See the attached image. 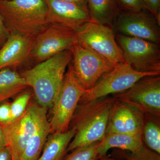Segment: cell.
<instances>
[{
  "label": "cell",
  "instance_id": "6da1fadb",
  "mask_svg": "<svg viewBox=\"0 0 160 160\" xmlns=\"http://www.w3.org/2000/svg\"><path fill=\"white\" fill-rule=\"evenodd\" d=\"M114 101V98L109 96L79 103L69 125V129H74L75 133L68 146V152L104 139Z\"/></svg>",
  "mask_w": 160,
  "mask_h": 160
},
{
  "label": "cell",
  "instance_id": "7a4b0ae2",
  "mask_svg": "<svg viewBox=\"0 0 160 160\" xmlns=\"http://www.w3.org/2000/svg\"><path fill=\"white\" fill-rule=\"evenodd\" d=\"M72 58L71 49L64 50L21 74L33 90L40 106L46 109L52 107Z\"/></svg>",
  "mask_w": 160,
  "mask_h": 160
},
{
  "label": "cell",
  "instance_id": "3957f363",
  "mask_svg": "<svg viewBox=\"0 0 160 160\" xmlns=\"http://www.w3.org/2000/svg\"><path fill=\"white\" fill-rule=\"evenodd\" d=\"M0 15L9 33L34 37L49 24L46 0H0Z\"/></svg>",
  "mask_w": 160,
  "mask_h": 160
},
{
  "label": "cell",
  "instance_id": "277c9868",
  "mask_svg": "<svg viewBox=\"0 0 160 160\" xmlns=\"http://www.w3.org/2000/svg\"><path fill=\"white\" fill-rule=\"evenodd\" d=\"M67 68L62 87L52 106V117L49 122L51 133L65 132L69 129L77 107L86 91L75 76L70 62Z\"/></svg>",
  "mask_w": 160,
  "mask_h": 160
},
{
  "label": "cell",
  "instance_id": "5b68a950",
  "mask_svg": "<svg viewBox=\"0 0 160 160\" xmlns=\"http://www.w3.org/2000/svg\"><path fill=\"white\" fill-rule=\"evenodd\" d=\"M77 43L114 65L125 63L113 29L90 22L76 32Z\"/></svg>",
  "mask_w": 160,
  "mask_h": 160
},
{
  "label": "cell",
  "instance_id": "8992f818",
  "mask_svg": "<svg viewBox=\"0 0 160 160\" xmlns=\"http://www.w3.org/2000/svg\"><path fill=\"white\" fill-rule=\"evenodd\" d=\"M125 63L137 71L160 74L159 44L122 35L115 34Z\"/></svg>",
  "mask_w": 160,
  "mask_h": 160
},
{
  "label": "cell",
  "instance_id": "52a82bcc",
  "mask_svg": "<svg viewBox=\"0 0 160 160\" xmlns=\"http://www.w3.org/2000/svg\"><path fill=\"white\" fill-rule=\"evenodd\" d=\"M157 75H159L137 71L127 63H120L103 75L91 89L86 90L79 103L86 102L122 92L142 78Z\"/></svg>",
  "mask_w": 160,
  "mask_h": 160
},
{
  "label": "cell",
  "instance_id": "ba28073f",
  "mask_svg": "<svg viewBox=\"0 0 160 160\" xmlns=\"http://www.w3.org/2000/svg\"><path fill=\"white\" fill-rule=\"evenodd\" d=\"M47 110L38 104L29 103L26 111L17 119L6 125H0L12 154L20 157L29 139L47 118Z\"/></svg>",
  "mask_w": 160,
  "mask_h": 160
},
{
  "label": "cell",
  "instance_id": "9c48e42d",
  "mask_svg": "<svg viewBox=\"0 0 160 160\" xmlns=\"http://www.w3.org/2000/svg\"><path fill=\"white\" fill-rule=\"evenodd\" d=\"M112 96L134 106L143 113L160 118V75L142 78L129 89Z\"/></svg>",
  "mask_w": 160,
  "mask_h": 160
},
{
  "label": "cell",
  "instance_id": "30bf717a",
  "mask_svg": "<svg viewBox=\"0 0 160 160\" xmlns=\"http://www.w3.org/2000/svg\"><path fill=\"white\" fill-rule=\"evenodd\" d=\"M71 65L75 76L86 90L91 89L101 78L117 65L78 43L72 48Z\"/></svg>",
  "mask_w": 160,
  "mask_h": 160
},
{
  "label": "cell",
  "instance_id": "8fae6325",
  "mask_svg": "<svg viewBox=\"0 0 160 160\" xmlns=\"http://www.w3.org/2000/svg\"><path fill=\"white\" fill-rule=\"evenodd\" d=\"M76 43V32L55 24H49L34 37L30 57L41 62L64 50L71 49Z\"/></svg>",
  "mask_w": 160,
  "mask_h": 160
},
{
  "label": "cell",
  "instance_id": "7c38bea8",
  "mask_svg": "<svg viewBox=\"0 0 160 160\" xmlns=\"http://www.w3.org/2000/svg\"><path fill=\"white\" fill-rule=\"evenodd\" d=\"M145 10L119 12L113 22L115 34L138 38L159 44L160 23L151 13Z\"/></svg>",
  "mask_w": 160,
  "mask_h": 160
},
{
  "label": "cell",
  "instance_id": "4fadbf2b",
  "mask_svg": "<svg viewBox=\"0 0 160 160\" xmlns=\"http://www.w3.org/2000/svg\"><path fill=\"white\" fill-rule=\"evenodd\" d=\"M49 24L68 28L77 32L91 21L87 7L62 0H46Z\"/></svg>",
  "mask_w": 160,
  "mask_h": 160
},
{
  "label": "cell",
  "instance_id": "5bb4252c",
  "mask_svg": "<svg viewBox=\"0 0 160 160\" xmlns=\"http://www.w3.org/2000/svg\"><path fill=\"white\" fill-rule=\"evenodd\" d=\"M144 113L139 109L115 99L112 107L106 133L142 135Z\"/></svg>",
  "mask_w": 160,
  "mask_h": 160
},
{
  "label": "cell",
  "instance_id": "9a60e30c",
  "mask_svg": "<svg viewBox=\"0 0 160 160\" xmlns=\"http://www.w3.org/2000/svg\"><path fill=\"white\" fill-rule=\"evenodd\" d=\"M34 38L17 32H9L0 49V70L17 67L30 57Z\"/></svg>",
  "mask_w": 160,
  "mask_h": 160
},
{
  "label": "cell",
  "instance_id": "2e32d148",
  "mask_svg": "<svg viewBox=\"0 0 160 160\" xmlns=\"http://www.w3.org/2000/svg\"><path fill=\"white\" fill-rule=\"evenodd\" d=\"M142 135L109 132L104 139L99 142L98 151L99 156L105 155L111 148H119L135 153L144 146Z\"/></svg>",
  "mask_w": 160,
  "mask_h": 160
},
{
  "label": "cell",
  "instance_id": "e0dca14e",
  "mask_svg": "<svg viewBox=\"0 0 160 160\" xmlns=\"http://www.w3.org/2000/svg\"><path fill=\"white\" fill-rule=\"evenodd\" d=\"M74 129L63 132L52 133L48 136L39 158L37 160H64L67 149L74 137Z\"/></svg>",
  "mask_w": 160,
  "mask_h": 160
},
{
  "label": "cell",
  "instance_id": "ac0fdd59",
  "mask_svg": "<svg viewBox=\"0 0 160 160\" xmlns=\"http://www.w3.org/2000/svg\"><path fill=\"white\" fill-rule=\"evenodd\" d=\"M91 21L112 28L118 13L116 0H86Z\"/></svg>",
  "mask_w": 160,
  "mask_h": 160
},
{
  "label": "cell",
  "instance_id": "d6986e66",
  "mask_svg": "<svg viewBox=\"0 0 160 160\" xmlns=\"http://www.w3.org/2000/svg\"><path fill=\"white\" fill-rule=\"evenodd\" d=\"M27 87L21 74L10 68L0 70V104L22 92Z\"/></svg>",
  "mask_w": 160,
  "mask_h": 160
},
{
  "label": "cell",
  "instance_id": "ffe728a7",
  "mask_svg": "<svg viewBox=\"0 0 160 160\" xmlns=\"http://www.w3.org/2000/svg\"><path fill=\"white\" fill-rule=\"evenodd\" d=\"M50 133V123L46 118L29 139L26 148L20 156V159L37 160L42 153L48 135Z\"/></svg>",
  "mask_w": 160,
  "mask_h": 160
},
{
  "label": "cell",
  "instance_id": "44dd1931",
  "mask_svg": "<svg viewBox=\"0 0 160 160\" xmlns=\"http://www.w3.org/2000/svg\"><path fill=\"white\" fill-rule=\"evenodd\" d=\"M142 136L145 146L160 154V118L144 113Z\"/></svg>",
  "mask_w": 160,
  "mask_h": 160
},
{
  "label": "cell",
  "instance_id": "7402d4cb",
  "mask_svg": "<svg viewBox=\"0 0 160 160\" xmlns=\"http://www.w3.org/2000/svg\"><path fill=\"white\" fill-rule=\"evenodd\" d=\"M99 142L78 147L67 154L64 160H98L99 157L98 151Z\"/></svg>",
  "mask_w": 160,
  "mask_h": 160
},
{
  "label": "cell",
  "instance_id": "603a6c76",
  "mask_svg": "<svg viewBox=\"0 0 160 160\" xmlns=\"http://www.w3.org/2000/svg\"><path fill=\"white\" fill-rule=\"evenodd\" d=\"M31 97L30 92L23 91L10 104L11 120L10 122L17 119L24 113L29 105Z\"/></svg>",
  "mask_w": 160,
  "mask_h": 160
},
{
  "label": "cell",
  "instance_id": "cb8c5ba5",
  "mask_svg": "<svg viewBox=\"0 0 160 160\" xmlns=\"http://www.w3.org/2000/svg\"><path fill=\"white\" fill-rule=\"evenodd\" d=\"M119 11L136 12L145 10L142 0H116Z\"/></svg>",
  "mask_w": 160,
  "mask_h": 160
},
{
  "label": "cell",
  "instance_id": "d4e9b609",
  "mask_svg": "<svg viewBox=\"0 0 160 160\" xmlns=\"http://www.w3.org/2000/svg\"><path fill=\"white\" fill-rule=\"evenodd\" d=\"M127 160H160V154L145 146L135 153H131Z\"/></svg>",
  "mask_w": 160,
  "mask_h": 160
},
{
  "label": "cell",
  "instance_id": "484cf974",
  "mask_svg": "<svg viewBox=\"0 0 160 160\" xmlns=\"http://www.w3.org/2000/svg\"><path fill=\"white\" fill-rule=\"evenodd\" d=\"M144 7L160 23V0H142Z\"/></svg>",
  "mask_w": 160,
  "mask_h": 160
},
{
  "label": "cell",
  "instance_id": "4316f807",
  "mask_svg": "<svg viewBox=\"0 0 160 160\" xmlns=\"http://www.w3.org/2000/svg\"><path fill=\"white\" fill-rule=\"evenodd\" d=\"M11 120L10 104L3 103L0 104V125H4L8 124Z\"/></svg>",
  "mask_w": 160,
  "mask_h": 160
},
{
  "label": "cell",
  "instance_id": "83f0119b",
  "mask_svg": "<svg viewBox=\"0 0 160 160\" xmlns=\"http://www.w3.org/2000/svg\"><path fill=\"white\" fill-rule=\"evenodd\" d=\"M13 154L9 146L0 147V160H12Z\"/></svg>",
  "mask_w": 160,
  "mask_h": 160
},
{
  "label": "cell",
  "instance_id": "f1b7e54d",
  "mask_svg": "<svg viewBox=\"0 0 160 160\" xmlns=\"http://www.w3.org/2000/svg\"><path fill=\"white\" fill-rule=\"evenodd\" d=\"M9 32L5 26L2 17L0 15V46L2 45L7 39Z\"/></svg>",
  "mask_w": 160,
  "mask_h": 160
},
{
  "label": "cell",
  "instance_id": "f546056e",
  "mask_svg": "<svg viewBox=\"0 0 160 160\" xmlns=\"http://www.w3.org/2000/svg\"><path fill=\"white\" fill-rule=\"evenodd\" d=\"M7 146L5 133L2 126L0 125V147Z\"/></svg>",
  "mask_w": 160,
  "mask_h": 160
},
{
  "label": "cell",
  "instance_id": "4dcf8cb0",
  "mask_svg": "<svg viewBox=\"0 0 160 160\" xmlns=\"http://www.w3.org/2000/svg\"><path fill=\"white\" fill-rule=\"evenodd\" d=\"M62 1L69 2L75 3V4H79V5L86 6L87 7L86 0H62Z\"/></svg>",
  "mask_w": 160,
  "mask_h": 160
},
{
  "label": "cell",
  "instance_id": "1f68e13d",
  "mask_svg": "<svg viewBox=\"0 0 160 160\" xmlns=\"http://www.w3.org/2000/svg\"><path fill=\"white\" fill-rule=\"evenodd\" d=\"M98 160H120L115 159L112 158L108 157L107 155H105L102 156H99Z\"/></svg>",
  "mask_w": 160,
  "mask_h": 160
},
{
  "label": "cell",
  "instance_id": "d6a6232c",
  "mask_svg": "<svg viewBox=\"0 0 160 160\" xmlns=\"http://www.w3.org/2000/svg\"><path fill=\"white\" fill-rule=\"evenodd\" d=\"M12 160H21L19 156L17 155L13 154V159Z\"/></svg>",
  "mask_w": 160,
  "mask_h": 160
}]
</instances>
